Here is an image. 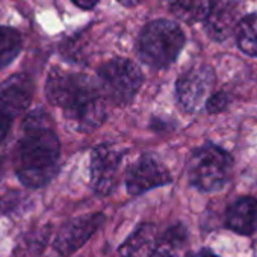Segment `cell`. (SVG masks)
I'll return each mask as SVG.
<instances>
[{"label":"cell","mask_w":257,"mask_h":257,"mask_svg":"<svg viewBox=\"0 0 257 257\" xmlns=\"http://www.w3.org/2000/svg\"><path fill=\"white\" fill-rule=\"evenodd\" d=\"M176 249L177 248H173V246H168L165 243L158 242V246L155 248V251L152 252L150 257H179L176 254Z\"/></svg>","instance_id":"cell-19"},{"label":"cell","mask_w":257,"mask_h":257,"mask_svg":"<svg viewBox=\"0 0 257 257\" xmlns=\"http://www.w3.org/2000/svg\"><path fill=\"white\" fill-rule=\"evenodd\" d=\"M234 34L239 49L249 56H257V14L240 19Z\"/></svg>","instance_id":"cell-16"},{"label":"cell","mask_w":257,"mask_h":257,"mask_svg":"<svg viewBox=\"0 0 257 257\" xmlns=\"http://www.w3.org/2000/svg\"><path fill=\"white\" fill-rule=\"evenodd\" d=\"M216 0H170V8L173 14L185 23L204 22Z\"/></svg>","instance_id":"cell-15"},{"label":"cell","mask_w":257,"mask_h":257,"mask_svg":"<svg viewBox=\"0 0 257 257\" xmlns=\"http://www.w3.org/2000/svg\"><path fill=\"white\" fill-rule=\"evenodd\" d=\"M88 76L82 73H73L62 68H53L49 73L46 83V95L49 101L64 110L98 94L97 88Z\"/></svg>","instance_id":"cell-5"},{"label":"cell","mask_w":257,"mask_h":257,"mask_svg":"<svg viewBox=\"0 0 257 257\" xmlns=\"http://www.w3.org/2000/svg\"><path fill=\"white\" fill-rule=\"evenodd\" d=\"M103 221H104V216L101 213L80 216V218L70 221L58 233L55 243H53L55 249L62 255H70L76 252L98 230Z\"/></svg>","instance_id":"cell-9"},{"label":"cell","mask_w":257,"mask_h":257,"mask_svg":"<svg viewBox=\"0 0 257 257\" xmlns=\"http://www.w3.org/2000/svg\"><path fill=\"white\" fill-rule=\"evenodd\" d=\"M23 128L25 135L16 155V171L23 185L41 188L58 173L59 140L52 131V118L43 109L31 112Z\"/></svg>","instance_id":"cell-1"},{"label":"cell","mask_w":257,"mask_h":257,"mask_svg":"<svg viewBox=\"0 0 257 257\" xmlns=\"http://www.w3.org/2000/svg\"><path fill=\"white\" fill-rule=\"evenodd\" d=\"M71 2L82 10H92L97 5L98 0H71Z\"/></svg>","instance_id":"cell-21"},{"label":"cell","mask_w":257,"mask_h":257,"mask_svg":"<svg viewBox=\"0 0 257 257\" xmlns=\"http://www.w3.org/2000/svg\"><path fill=\"white\" fill-rule=\"evenodd\" d=\"M0 176H2V162H0Z\"/></svg>","instance_id":"cell-24"},{"label":"cell","mask_w":257,"mask_h":257,"mask_svg":"<svg viewBox=\"0 0 257 257\" xmlns=\"http://www.w3.org/2000/svg\"><path fill=\"white\" fill-rule=\"evenodd\" d=\"M64 116L67 121V125L74 132L80 134H89L100 127L106 116H107V107L104 97L101 92L77 103L76 106H71L64 110Z\"/></svg>","instance_id":"cell-10"},{"label":"cell","mask_w":257,"mask_h":257,"mask_svg":"<svg viewBox=\"0 0 257 257\" xmlns=\"http://www.w3.org/2000/svg\"><path fill=\"white\" fill-rule=\"evenodd\" d=\"M183 46L185 35L176 23L156 20L143 29L138 40V55L149 67L165 68L177 59Z\"/></svg>","instance_id":"cell-2"},{"label":"cell","mask_w":257,"mask_h":257,"mask_svg":"<svg viewBox=\"0 0 257 257\" xmlns=\"http://www.w3.org/2000/svg\"><path fill=\"white\" fill-rule=\"evenodd\" d=\"M215 83V73L207 65H197L183 73L176 85L180 106L188 112L198 110L210 95Z\"/></svg>","instance_id":"cell-6"},{"label":"cell","mask_w":257,"mask_h":257,"mask_svg":"<svg viewBox=\"0 0 257 257\" xmlns=\"http://www.w3.org/2000/svg\"><path fill=\"white\" fill-rule=\"evenodd\" d=\"M225 227L237 234L251 236L257 231V198L240 197L225 212Z\"/></svg>","instance_id":"cell-12"},{"label":"cell","mask_w":257,"mask_h":257,"mask_svg":"<svg viewBox=\"0 0 257 257\" xmlns=\"http://www.w3.org/2000/svg\"><path fill=\"white\" fill-rule=\"evenodd\" d=\"M197 257H218V255H215V254H212V252H207V251H204V252H200Z\"/></svg>","instance_id":"cell-23"},{"label":"cell","mask_w":257,"mask_h":257,"mask_svg":"<svg viewBox=\"0 0 257 257\" xmlns=\"http://www.w3.org/2000/svg\"><path fill=\"white\" fill-rule=\"evenodd\" d=\"M34 95V82L26 74H16L0 86V112L16 118L28 109Z\"/></svg>","instance_id":"cell-11"},{"label":"cell","mask_w":257,"mask_h":257,"mask_svg":"<svg viewBox=\"0 0 257 257\" xmlns=\"http://www.w3.org/2000/svg\"><path fill=\"white\" fill-rule=\"evenodd\" d=\"M239 23L237 7L231 2L215 5L206 19V31L215 41H224Z\"/></svg>","instance_id":"cell-13"},{"label":"cell","mask_w":257,"mask_h":257,"mask_svg":"<svg viewBox=\"0 0 257 257\" xmlns=\"http://www.w3.org/2000/svg\"><path fill=\"white\" fill-rule=\"evenodd\" d=\"M156 228L152 224L141 225L119 248L122 257H150L158 246Z\"/></svg>","instance_id":"cell-14"},{"label":"cell","mask_w":257,"mask_h":257,"mask_svg":"<svg viewBox=\"0 0 257 257\" xmlns=\"http://www.w3.org/2000/svg\"><path fill=\"white\" fill-rule=\"evenodd\" d=\"M121 153L110 146H100L91 156V183L95 192L107 195L116 185Z\"/></svg>","instance_id":"cell-7"},{"label":"cell","mask_w":257,"mask_h":257,"mask_svg":"<svg viewBox=\"0 0 257 257\" xmlns=\"http://www.w3.org/2000/svg\"><path fill=\"white\" fill-rule=\"evenodd\" d=\"M118 2L124 7H135V5H140L143 0H118Z\"/></svg>","instance_id":"cell-22"},{"label":"cell","mask_w":257,"mask_h":257,"mask_svg":"<svg viewBox=\"0 0 257 257\" xmlns=\"http://www.w3.org/2000/svg\"><path fill=\"white\" fill-rule=\"evenodd\" d=\"M20 35L11 28L0 26V68L7 67L20 52Z\"/></svg>","instance_id":"cell-17"},{"label":"cell","mask_w":257,"mask_h":257,"mask_svg":"<svg viewBox=\"0 0 257 257\" xmlns=\"http://www.w3.org/2000/svg\"><path fill=\"white\" fill-rule=\"evenodd\" d=\"M11 121L13 118L8 116L7 113L4 112H0V144H2L10 132V127H11Z\"/></svg>","instance_id":"cell-20"},{"label":"cell","mask_w":257,"mask_h":257,"mask_svg":"<svg viewBox=\"0 0 257 257\" xmlns=\"http://www.w3.org/2000/svg\"><path fill=\"white\" fill-rule=\"evenodd\" d=\"M97 74L101 95L119 106L131 103L143 83L141 70L132 61L122 58L103 64Z\"/></svg>","instance_id":"cell-4"},{"label":"cell","mask_w":257,"mask_h":257,"mask_svg":"<svg viewBox=\"0 0 257 257\" xmlns=\"http://www.w3.org/2000/svg\"><path fill=\"white\" fill-rule=\"evenodd\" d=\"M228 103H230L228 95L221 91V92H215V94L209 95L204 104H206V107H207V110L210 113H216V112L224 110L228 106Z\"/></svg>","instance_id":"cell-18"},{"label":"cell","mask_w":257,"mask_h":257,"mask_svg":"<svg viewBox=\"0 0 257 257\" xmlns=\"http://www.w3.org/2000/svg\"><path fill=\"white\" fill-rule=\"evenodd\" d=\"M171 176L168 170L153 156H143L127 173L125 186L132 195H141L153 188L168 185Z\"/></svg>","instance_id":"cell-8"},{"label":"cell","mask_w":257,"mask_h":257,"mask_svg":"<svg viewBox=\"0 0 257 257\" xmlns=\"http://www.w3.org/2000/svg\"><path fill=\"white\" fill-rule=\"evenodd\" d=\"M233 171L231 156L218 146H203L197 149L188 162V176L194 188L203 192L222 189Z\"/></svg>","instance_id":"cell-3"}]
</instances>
